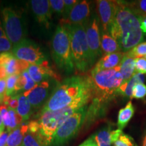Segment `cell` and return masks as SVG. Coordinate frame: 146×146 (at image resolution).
Here are the masks:
<instances>
[{"label": "cell", "instance_id": "d4e9b609", "mask_svg": "<svg viewBox=\"0 0 146 146\" xmlns=\"http://www.w3.org/2000/svg\"><path fill=\"white\" fill-rule=\"evenodd\" d=\"M111 128L107 126L102 128L91 137L94 138L98 146H111L112 143L111 140Z\"/></svg>", "mask_w": 146, "mask_h": 146}, {"label": "cell", "instance_id": "5b68a950", "mask_svg": "<svg viewBox=\"0 0 146 146\" xmlns=\"http://www.w3.org/2000/svg\"><path fill=\"white\" fill-rule=\"evenodd\" d=\"M61 25L66 29L70 37L72 59L75 68L79 72H87L94 64L87 44L85 27L83 25Z\"/></svg>", "mask_w": 146, "mask_h": 146}, {"label": "cell", "instance_id": "7a4b0ae2", "mask_svg": "<svg viewBox=\"0 0 146 146\" xmlns=\"http://www.w3.org/2000/svg\"><path fill=\"white\" fill-rule=\"evenodd\" d=\"M93 98L88 107L87 118L91 122L101 117L106 110V106L118 96V89L123 82L120 66L110 70L91 72Z\"/></svg>", "mask_w": 146, "mask_h": 146}, {"label": "cell", "instance_id": "484cf974", "mask_svg": "<svg viewBox=\"0 0 146 146\" xmlns=\"http://www.w3.org/2000/svg\"><path fill=\"white\" fill-rule=\"evenodd\" d=\"M130 57H132L135 59L139 58L146 56V41L142 42L135 47L131 49L129 52L126 53Z\"/></svg>", "mask_w": 146, "mask_h": 146}, {"label": "cell", "instance_id": "4316f807", "mask_svg": "<svg viewBox=\"0 0 146 146\" xmlns=\"http://www.w3.org/2000/svg\"><path fill=\"white\" fill-rule=\"evenodd\" d=\"M19 74H13L6 78V90L5 96L10 97L16 94V84Z\"/></svg>", "mask_w": 146, "mask_h": 146}, {"label": "cell", "instance_id": "f546056e", "mask_svg": "<svg viewBox=\"0 0 146 146\" xmlns=\"http://www.w3.org/2000/svg\"><path fill=\"white\" fill-rule=\"evenodd\" d=\"M146 96V85L137 83L133 87L132 91V99H143Z\"/></svg>", "mask_w": 146, "mask_h": 146}, {"label": "cell", "instance_id": "8992f818", "mask_svg": "<svg viewBox=\"0 0 146 146\" xmlns=\"http://www.w3.org/2000/svg\"><path fill=\"white\" fill-rule=\"evenodd\" d=\"M52 53L53 59L60 70L68 74L74 71L70 37L62 25L56 28L52 40Z\"/></svg>", "mask_w": 146, "mask_h": 146}, {"label": "cell", "instance_id": "5bb4252c", "mask_svg": "<svg viewBox=\"0 0 146 146\" xmlns=\"http://www.w3.org/2000/svg\"><path fill=\"white\" fill-rule=\"evenodd\" d=\"M26 70L36 85L47 80H59L57 73L49 66L48 64L40 66L29 64Z\"/></svg>", "mask_w": 146, "mask_h": 146}, {"label": "cell", "instance_id": "4dcf8cb0", "mask_svg": "<svg viewBox=\"0 0 146 146\" xmlns=\"http://www.w3.org/2000/svg\"><path fill=\"white\" fill-rule=\"evenodd\" d=\"M52 12L59 15H63L64 10V1L63 0H50Z\"/></svg>", "mask_w": 146, "mask_h": 146}, {"label": "cell", "instance_id": "cb8c5ba5", "mask_svg": "<svg viewBox=\"0 0 146 146\" xmlns=\"http://www.w3.org/2000/svg\"><path fill=\"white\" fill-rule=\"evenodd\" d=\"M18 107L16 111L21 116L23 123L27 121L31 117L32 113V106L28 99L23 94H18Z\"/></svg>", "mask_w": 146, "mask_h": 146}, {"label": "cell", "instance_id": "74e56055", "mask_svg": "<svg viewBox=\"0 0 146 146\" xmlns=\"http://www.w3.org/2000/svg\"><path fill=\"white\" fill-rule=\"evenodd\" d=\"M122 133H123V131L118 129L111 131V140H112V143H114L119 138V137L121 135Z\"/></svg>", "mask_w": 146, "mask_h": 146}, {"label": "cell", "instance_id": "6da1fadb", "mask_svg": "<svg viewBox=\"0 0 146 146\" xmlns=\"http://www.w3.org/2000/svg\"><path fill=\"white\" fill-rule=\"evenodd\" d=\"M93 98L90 76H73L58 84L39 113L57 111L73 105L83 107Z\"/></svg>", "mask_w": 146, "mask_h": 146}, {"label": "cell", "instance_id": "603a6c76", "mask_svg": "<svg viewBox=\"0 0 146 146\" xmlns=\"http://www.w3.org/2000/svg\"><path fill=\"white\" fill-rule=\"evenodd\" d=\"M135 113V108L133 106L132 102L129 101L125 108L120 109L118 112L117 126L118 129L123 130L125 128L127 124L133 118Z\"/></svg>", "mask_w": 146, "mask_h": 146}, {"label": "cell", "instance_id": "9a60e30c", "mask_svg": "<svg viewBox=\"0 0 146 146\" xmlns=\"http://www.w3.org/2000/svg\"><path fill=\"white\" fill-rule=\"evenodd\" d=\"M29 64L17 60L12 52H5L0 55V66L6 71L8 76L20 74L26 70Z\"/></svg>", "mask_w": 146, "mask_h": 146}, {"label": "cell", "instance_id": "d6986e66", "mask_svg": "<svg viewBox=\"0 0 146 146\" xmlns=\"http://www.w3.org/2000/svg\"><path fill=\"white\" fill-rule=\"evenodd\" d=\"M29 131L27 123H23L19 127L10 133L5 146H21L23 139Z\"/></svg>", "mask_w": 146, "mask_h": 146}, {"label": "cell", "instance_id": "7402d4cb", "mask_svg": "<svg viewBox=\"0 0 146 146\" xmlns=\"http://www.w3.org/2000/svg\"><path fill=\"white\" fill-rule=\"evenodd\" d=\"M135 59L130 57L125 53V56L120 64V70L123 78V81L129 80L135 73Z\"/></svg>", "mask_w": 146, "mask_h": 146}, {"label": "cell", "instance_id": "60d3db41", "mask_svg": "<svg viewBox=\"0 0 146 146\" xmlns=\"http://www.w3.org/2000/svg\"><path fill=\"white\" fill-rule=\"evenodd\" d=\"M140 28H141L143 33L146 34V16H141Z\"/></svg>", "mask_w": 146, "mask_h": 146}, {"label": "cell", "instance_id": "836d02e7", "mask_svg": "<svg viewBox=\"0 0 146 146\" xmlns=\"http://www.w3.org/2000/svg\"><path fill=\"white\" fill-rule=\"evenodd\" d=\"M78 1L76 0H64V10L63 13L62 21H65L68 18L69 14H70L71 11L75 6V5L78 3Z\"/></svg>", "mask_w": 146, "mask_h": 146}, {"label": "cell", "instance_id": "277c9868", "mask_svg": "<svg viewBox=\"0 0 146 146\" xmlns=\"http://www.w3.org/2000/svg\"><path fill=\"white\" fill-rule=\"evenodd\" d=\"M81 108L73 105L57 111L39 113L37 119L28 123L29 131L37 139L42 146H50L53 135L58 128Z\"/></svg>", "mask_w": 146, "mask_h": 146}, {"label": "cell", "instance_id": "ab89813d", "mask_svg": "<svg viewBox=\"0 0 146 146\" xmlns=\"http://www.w3.org/2000/svg\"><path fill=\"white\" fill-rule=\"evenodd\" d=\"M79 146H98L96 142L95 141L94 138L92 137L87 139L86 141H85L83 143L81 144Z\"/></svg>", "mask_w": 146, "mask_h": 146}, {"label": "cell", "instance_id": "d590c367", "mask_svg": "<svg viewBox=\"0 0 146 146\" xmlns=\"http://www.w3.org/2000/svg\"><path fill=\"white\" fill-rule=\"evenodd\" d=\"M0 112L5 127L8 128L10 125V116L8 112V108L5 104H0Z\"/></svg>", "mask_w": 146, "mask_h": 146}, {"label": "cell", "instance_id": "f35d334b", "mask_svg": "<svg viewBox=\"0 0 146 146\" xmlns=\"http://www.w3.org/2000/svg\"><path fill=\"white\" fill-rule=\"evenodd\" d=\"M9 134L10 133L7 130L4 131L1 133V135H0V146H5Z\"/></svg>", "mask_w": 146, "mask_h": 146}, {"label": "cell", "instance_id": "2e32d148", "mask_svg": "<svg viewBox=\"0 0 146 146\" xmlns=\"http://www.w3.org/2000/svg\"><path fill=\"white\" fill-rule=\"evenodd\" d=\"M31 9L36 21L46 28L50 27L52 16L50 1L48 0H32L31 1Z\"/></svg>", "mask_w": 146, "mask_h": 146}, {"label": "cell", "instance_id": "d6a6232c", "mask_svg": "<svg viewBox=\"0 0 146 146\" xmlns=\"http://www.w3.org/2000/svg\"><path fill=\"white\" fill-rule=\"evenodd\" d=\"M13 47V45L5 35L0 37V55L3 53L12 52Z\"/></svg>", "mask_w": 146, "mask_h": 146}, {"label": "cell", "instance_id": "ffe728a7", "mask_svg": "<svg viewBox=\"0 0 146 146\" xmlns=\"http://www.w3.org/2000/svg\"><path fill=\"white\" fill-rule=\"evenodd\" d=\"M100 33H101V48L102 53L105 55L121 52L120 45L114 38H113L108 33L104 32L103 31H101Z\"/></svg>", "mask_w": 146, "mask_h": 146}, {"label": "cell", "instance_id": "e575fe53", "mask_svg": "<svg viewBox=\"0 0 146 146\" xmlns=\"http://www.w3.org/2000/svg\"><path fill=\"white\" fill-rule=\"evenodd\" d=\"M135 72L141 74H146V59L139 58L135 59Z\"/></svg>", "mask_w": 146, "mask_h": 146}, {"label": "cell", "instance_id": "e0dca14e", "mask_svg": "<svg viewBox=\"0 0 146 146\" xmlns=\"http://www.w3.org/2000/svg\"><path fill=\"white\" fill-rule=\"evenodd\" d=\"M125 56L124 52H116L105 54L96 64L91 72H98L100 70H110L118 67Z\"/></svg>", "mask_w": 146, "mask_h": 146}, {"label": "cell", "instance_id": "b9f144b4", "mask_svg": "<svg viewBox=\"0 0 146 146\" xmlns=\"http://www.w3.org/2000/svg\"><path fill=\"white\" fill-rule=\"evenodd\" d=\"M8 74H7L6 71H5V68L3 66H0V79L2 78H6L8 77Z\"/></svg>", "mask_w": 146, "mask_h": 146}, {"label": "cell", "instance_id": "83f0119b", "mask_svg": "<svg viewBox=\"0 0 146 146\" xmlns=\"http://www.w3.org/2000/svg\"><path fill=\"white\" fill-rule=\"evenodd\" d=\"M128 4L140 16H146V0L127 1Z\"/></svg>", "mask_w": 146, "mask_h": 146}, {"label": "cell", "instance_id": "8fae6325", "mask_svg": "<svg viewBox=\"0 0 146 146\" xmlns=\"http://www.w3.org/2000/svg\"><path fill=\"white\" fill-rule=\"evenodd\" d=\"M54 79L47 80L37 84L33 89L27 92L24 93L33 109L41 108L44 106L56 87L53 86Z\"/></svg>", "mask_w": 146, "mask_h": 146}, {"label": "cell", "instance_id": "f6af8a7d", "mask_svg": "<svg viewBox=\"0 0 146 146\" xmlns=\"http://www.w3.org/2000/svg\"><path fill=\"white\" fill-rule=\"evenodd\" d=\"M143 146H146V129L145 131V134H144L143 140Z\"/></svg>", "mask_w": 146, "mask_h": 146}, {"label": "cell", "instance_id": "ac0fdd59", "mask_svg": "<svg viewBox=\"0 0 146 146\" xmlns=\"http://www.w3.org/2000/svg\"><path fill=\"white\" fill-rule=\"evenodd\" d=\"M145 76L139 73H135L130 79L127 81H123L118 89V96H121L125 98L132 99L133 88L136 84L143 83L145 81Z\"/></svg>", "mask_w": 146, "mask_h": 146}, {"label": "cell", "instance_id": "7c38bea8", "mask_svg": "<svg viewBox=\"0 0 146 146\" xmlns=\"http://www.w3.org/2000/svg\"><path fill=\"white\" fill-rule=\"evenodd\" d=\"M97 11L102 25V31L108 33L116 16V1L99 0L97 1Z\"/></svg>", "mask_w": 146, "mask_h": 146}, {"label": "cell", "instance_id": "44dd1931", "mask_svg": "<svg viewBox=\"0 0 146 146\" xmlns=\"http://www.w3.org/2000/svg\"><path fill=\"white\" fill-rule=\"evenodd\" d=\"M36 85L27 70L23 71L18 75L16 84V94H24L31 91Z\"/></svg>", "mask_w": 146, "mask_h": 146}, {"label": "cell", "instance_id": "ba28073f", "mask_svg": "<svg viewBox=\"0 0 146 146\" xmlns=\"http://www.w3.org/2000/svg\"><path fill=\"white\" fill-rule=\"evenodd\" d=\"M3 26L5 36L13 46L25 39V32L22 19L17 12L12 8H4L1 10Z\"/></svg>", "mask_w": 146, "mask_h": 146}, {"label": "cell", "instance_id": "9c48e42d", "mask_svg": "<svg viewBox=\"0 0 146 146\" xmlns=\"http://www.w3.org/2000/svg\"><path fill=\"white\" fill-rule=\"evenodd\" d=\"M17 60L30 64L44 65L48 64L39 45L31 40L25 39L14 46L11 52Z\"/></svg>", "mask_w": 146, "mask_h": 146}, {"label": "cell", "instance_id": "f1b7e54d", "mask_svg": "<svg viewBox=\"0 0 146 146\" xmlns=\"http://www.w3.org/2000/svg\"><path fill=\"white\" fill-rule=\"evenodd\" d=\"M114 146H138L132 137L122 133L119 138L114 143Z\"/></svg>", "mask_w": 146, "mask_h": 146}, {"label": "cell", "instance_id": "52a82bcc", "mask_svg": "<svg viewBox=\"0 0 146 146\" xmlns=\"http://www.w3.org/2000/svg\"><path fill=\"white\" fill-rule=\"evenodd\" d=\"M87 109L85 106L71 115L55 132L50 146H65L72 139L85 123Z\"/></svg>", "mask_w": 146, "mask_h": 146}, {"label": "cell", "instance_id": "8d00e7d4", "mask_svg": "<svg viewBox=\"0 0 146 146\" xmlns=\"http://www.w3.org/2000/svg\"><path fill=\"white\" fill-rule=\"evenodd\" d=\"M6 90V78L0 79V104H2Z\"/></svg>", "mask_w": 146, "mask_h": 146}, {"label": "cell", "instance_id": "bcb514c9", "mask_svg": "<svg viewBox=\"0 0 146 146\" xmlns=\"http://www.w3.org/2000/svg\"><path fill=\"white\" fill-rule=\"evenodd\" d=\"M145 59H146V56H145Z\"/></svg>", "mask_w": 146, "mask_h": 146}, {"label": "cell", "instance_id": "ee69618b", "mask_svg": "<svg viewBox=\"0 0 146 146\" xmlns=\"http://www.w3.org/2000/svg\"><path fill=\"white\" fill-rule=\"evenodd\" d=\"M3 35H5V32L2 28V27H1V23H0V37H1Z\"/></svg>", "mask_w": 146, "mask_h": 146}, {"label": "cell", "instance_id": "7bdbcfd3", "mask_svg": "<svg viewBox=\"0 0 146 146\" xmlns=\"http://www.w3.org/2000/svg\"><path fill=\"white\" fill-rule=\"evenodd\" d=\"M5 125L3 124V120H2V117H1V112H0V135L2 133L3 131L5 130Z\"/></svg>", "mask_w": 146, "mask_h": 146}, {"label": "cell", "instance_id": "3957f363", "mask_svg": "<svg viewBox=\"0 0 146 146\" xmlns=\"http://www.w3.org/2000/svg\"><path fill=\"white\" fill-rule=\"evenodd\" d=\"M116 11L114 23L108 33L117 41L121 52L127 53L143 41L140 28L141 16L125 1H116Z\"/></svg>", "mask_w": 146, "mask_h": 146}, {"label": "cell", "instance_id": "30bf717a", "mask_svg": "<svg viewBox=\"0 0 146 146\" xmlns=\"http://www.w3.org/2000/svg\"><path fill=\"white\" fill-rule=\"evenodd\" d=\"M89 49L93 62L102 56L101 48V33L100 30V20L96 14H92L90 18L84 23Z\"/></svg>", "mask_w": 146, "mask_h": 146}, {"label": "cell", "instance_id": "4fadbf2b", "mask_svg": "<svg viewBox=\"0 0 146 146\" xmlns=\"http://www.w3.org/2000/svg\"><path fill=\"white\" fill-rule=\"evenodd\" d=\"M91 16V2L78 1L69 14L68 18L61 21V25H84Z\"/></svg>", "mask_w": 146, "mask_h": 146}, {"label": "cell", "instance_id": "1f68e13d", "mask_svg": "<svg viewBox=\"0 0 146 146\" xmlns=\"http://www.w3.org/2000/svg\"><path fill=\"white\" fill-rule=\"evenodd\" d=\"M21 146H42V145L39 143L37 139L28 131L23 139Z\"/></svg>", "mask_w": 146, "mask_h": 146}]
</instances>
